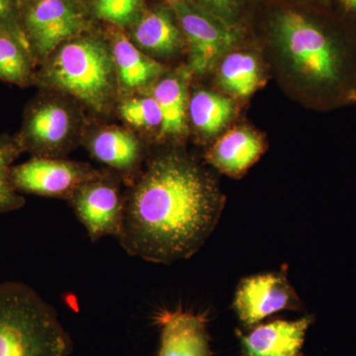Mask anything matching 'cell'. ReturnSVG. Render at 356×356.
I'll list each match as a JSON object with an SVG mask.
<instances>
[{
  "mask_svg": "<svg viewBox=\"0 0 356 356\" xmlns=\"http://www.w3.org/2000/svg\"><path fill=\"white\" fill-rule=\"evenodd\" d=\"M88 151L96 161L108 166L130 185L140 172L143 147L135 135L125 129H103L88 142Z\"/></svg>",
  "mask_w": 356,
  "mask_h": 356,
  "instance_id": "cell-14",
  "label": "cell"
},
{
  "mask_svg": "<svg viewBox=\"0 0 356 356\" xmlns=\"http://www.w3.org/2000/svg\"><path fill=\"white\" fill-rule=\"evenodd\" d=\"M186 76L172 74L156 83L153 97L158 102L163 115L161 137H181L186 131L187 83Z\"/></svg>",
  "mask_w": 356,
  "mask_h": 356,
  "instance_id": "cell-17",
  "label": "cell"
},
{
  "mask_svg": "<svg viewBox=\"0 0 356 356\" xmlns=\"http://www.w3.org/2000/svg\"><path fill=\"white\" fill-rule=\"evenodd\" d=\"M315 318L305 316L299 320H274L254 325L247 334L236 330L240 341L238 356H304L307 331Z\"/></svg>",
  "mask_w": 356,
  "mask_h": 356,
  "instance_id": "cell-11",
  "label": "cell"
},
{
  "mask_svg": "<svg viewBox=\"0 0 356 356\" xmlns=\"http://www.w3.org/2000/svg\"><path fill=\"white\" fill-rule=\"evenodd\" d=\"M233 306L238 320L247 329L281 311H301L303 308L285 270L243 280L236 289Z\"/></svg>",
  "mask_w": 356,
  "mask_h": 356,
  "instance_id": "cell-10",
  "label": "cell"
},
{
  "mask_svg": "<svg viewBox=\"0 0 356 356\" xmlns=\"http://www.w3.org/2000/svg\"><path fill=\"white\" fill-rule=\"evenodd\" d=\"M130 38L152 58H172L186 48L177 18L165 2L145 7L130 28Z\"/></svg>",
  "mask_w": 356,
  "mask_h": 356,
  "instance_id": "cell-13",
  "label": "cell"
},
{
  "mask_svg": "<svg viewBox=\"0 0 356 356\" xmlns=\"http://www.w3.org/2000/svg\"><path fill=\"white\" fill-rule=\"evenodd\" d=\"M23 152L17 138H0V213L24 207L25 199L18 193L11 180L14 159Z\"/></svg>",
  "mask_w": 356,
  "mask_h": 356,
  "instance_id": "cell-21",
  "label": "cell"
},
{
  "mask_svg": "<svg viewBox=\"0 0 356 356\" xmlns=\"http://www.w3.org/2000/svg\"><path fill=\"white\" fill-rule=\"evenodd\" d=\"M224 198L213 178L179 152L152 156L126 192L117 241L128 254L154 264L191 259L221 217Z\"/></svg>",
  "mask_w": 356,
  "mask_h": 356,
  "instance_id": "cell-1",
  "label": "cell"
},
{
  "mask_svg": "<svg viewBox=\"0 0 356 356\" xmlns=\"http://www.w3.org/2000/svg\"><path fill=\"white\" fill-rule=\"evenodd\" d=\"M34 57L24 44L9 35L0 33V81L21 88L35 79Z\"/></svg>",
  "mask_w": 356,
  "mask_h": 356,
  "instance_id": "cell-20",
  "label": "cell"
},
{
  "mask_svg": "<svg viewBox=\"0 0 356 356\" xmlns=\"http://www.w3.org/2000/svg\"><path fill=\"white\" fill-rule=\"evenodd\" d=\"M285 1H317V0H285ZM322 1V0H318Z\"/></svg>",
  "mask_w": 356,
  "mask_h": 356,
  "instance_id": "cell-28",
  "label": "cell"
},
{
  "mask_svg": "<svg viewBox=\"0 0 356 356\" xmlns=\"http://www.w3.org/2000/svg\"><path fill=\"white\" fill-rule=\"evenodd\" d=\"M218 81L225 90L238 97H247L261 81L259 60L248 51H233L222 58L218 69Z\"/></svg>",
  "mask_w": 356,
  "mask_h": 356,
  "instance_id": "cell-18",
  "label": "cell"
},
{
  "mask_svg": "<svg viewBox=\"0 0 356 356\" xmlns=\"http://www.w3.org/2000/svg\"><path fill=\"white\" fill-rule=\"evenodd\" d=\"M72 341L53 306L29 285L0 283V356H70Z\"/></svg>",
  "mask_w": 356,
  "mask_h": 356,
  "instance_id": "cell-4",
  "label": "cell"
},
{
  "mask_svg": "<svg viewBox=\"0 0 356 356\" xmlns=\"http://www.w3.org/2000/svg\"><path fill=\"white\" fill-rule=\"evenodd\" d=\"M254 29L303 86L339 97L350 86L356 53V19L323 1L261 0Z\"/></svg>",
  "mask_w": 356,
  "mask_h": 356,
  "instance_id": "cell-2",
  "label": "cell"
},
{
  "mask_svg": "<svg viewBox=\"0 0 356 356\" xmlns=\"http://www.w3.org/2000/svg\"><path fill=\"white\" fill-rule=\"evenodd\" d=\"M122 118L136 128H161L163 115L153 96L132 97L124 100L119 107Z\"/></svg>",
  "mask_w": 356,
  "mask_h": 356,
  "instance_id": "cell-24",
  "label": "cell"
},
{
  "mask_svg": "<svg viewBox=\"0 0 356 356\" xmlns=\"http://www.w3.org/2000/svg\"><path fill=\"white\" fill-rule=\"evenodd\" d=\"M76 130V116L67 105L44 100L28 111L17 139L23 151L35 156L63 159L74 147Z\"/></svg>",
  "mask_w": 356,
  "mask_h": 356,
  "instance_id": "cell-8",
  "label": "cell"
},
{
  "mask_svg": "<svg viewBox=\"0 0 356 356\" xmlns=\"http://www.w3.org/2000/svg\"><path fill=\"white\" fill-rule=\"evenodd\" d=\"M0 33L17 39L30 49L23 31L19 0H0Z\"/></svg>",
  "mask_w": 356,
  "mask_h": 356,
  "instance_id": "cell-25",
  "label": "cell"
},
{
  "mask_svg": "<svg viewBox=\"0 0 356 356\" xmlns=\"http://www.w3.org/2000/svg\"><path fill=\"white\" fill-rule=\"evenodd\" d=\"M118 175L100 172L84 182L67 200L91 242L105 236L117 238L123 224L126 194L121 191Z\"/></svg>",
  "mask_w": 356,
  "mask_h": 356,
  "instance_id": "cell-7",
  "label": "cell"
},
{
  "mask_svg": "<svg viewBox=\"0 0 356 356\" xmlns=\"http://www.w3.org/2000/svg\"><path fill=\"white\" fill-rule=\"evenodd\" d=\"M161 330L156 356H212L207 315L184 310H161L154 317Z\"/></svg>",
  "mask_w": 356,
  "mask_h": 356,
  "instance_id": "cell-12",
  "label": "cell"
},
{
  "mask_svg": "<svg viewBox=\"0 0 356 356\" xmlns=\"http://www.w3.org/2000/svg\"><path fill=\"white\" fill-rule=\"evenodd\" d=\"M33 1H35V0H19L21 9H22L23 7L27 6V4L31 3Z\"/></svg>",
  "mask_w": 356,
  "mask_h": 356,
  "instance_id": "cell-27",
  "label": "cell"
},
{
  "mask_svg": "<svg viewBox=\"0 0 356 356\" xmlns=\"http://www.w3.org/2000/svg\"><path fill=\"white\" fill-rule=\"evenodd\" d=\"M147 6V0H89L88 11L118 29H129Z\"/></svg>",
  "mask_w": 356,
  "mask_h": 356,
  "instance_id": "cell-22",
  "label": "cell"
},
{
  "mask_svg": "<svg viewBox=\"0 0 356 356\" xmlns=\"http://www.w3.org/2000/svg\"><path fill=\"white\" fill-rule=\"evenodd\" d=\"M99 173V170L88 163L34 156L13 166L11 180L18 192L44 197L69 199L81 184Z\"/></svg>",
  "mask_w": 356,
  "mask_h": 356,
  "instance_id": "cell-9",
  "label": "cell"
},
{
  "mask_svg": "<svg viewBox=\"0 0 356 356\" xmlns=\"http://www.w3.org/2000/svg\"><path fill=\"white\" fill-rule=\"evenodd\" d=\"M194 127L206 137L221 131L231 119L234 105L231 99L208 90L196 91L188 103Z\"/></svg>",
  "mask_w": 356,
  "mask_h": 356,
  "instance_id": "cell-19",
  "label": "cell"
},
{
  "mask_svg": "<svg viewBox=\"0 0 356 356\" xmlns=\"http://www.w3.org/2000/svg\"><path fill=\"white\" fill-rule=\"evenodd\" d=\"M261 139L247 129H235L222 136L207 154L208 161L220 172L240 177L262 153Z\"/></svg>",
  "mask_w": 356,
  "mask_h": 356,
  "instance_id": "cell-16",
  "label": "cell"
},
{
  "mask_svg": "<svg viewBox=\"0 0 356 356\" xmlns=\"http://www.w3.org/2000/svg\"><path fill=\"white\" fill-rule=\"evenodd\" d=\"M23 31L35 60H44L60 44L90 32L83 0H35L21 9Z\"/></svg>",
  "mask_w": 356,
  "mask_h": 356,
  "instance_id": "cell-6",
  "label": "cell"
},
{
  "mask_svg": "<svg viewBox=\"0 0 356 356\" xmlns=\"http://www.w3.org/2000/svg\"><path fill=\"white\" fill-rule=\"evenodd\" d=\"M177 18L189 53V67L196 74L209 72L247 31L199 6L194 0H161Z\"/></svg>",
  "mask_w": 356,
  "mask_h": 356,
  "instance_id": "cell-5",
  "label": "cell"
},
{
  "mask_svg": "<svg viewBox=\"0 0 356 356\" xmlns=\"http://www.w3.org/2000/svg\"><path fill=\"white\" fill-rule=\"evenodd\" d=\"M36 79L67 93L93 111L109 108L118 79L110 44L91 32L69 40L51 54Z\"/></svg>",
  "mask_w": 356,
  "mask_h": 356,
  "instance_id": "cell-3",
  "label": "cell"
},
{
  "mask_svg": "<svg viewBox=\"0 0 356 356\" xmlns=\"http://www.w3.org/2000/svg\"><path fill=\"white\" fill-rule=\"evenodd\" d=\"M334 10L356 19V0H322Z\"/></svg>",
  "mask_w": 356,
  "mask_h": 356,
  "instance_id": "cell-26",
  "label": "cell"
},
{
  "mask_svg": "<svg viewBox=\"0 0 356 356\" xmlns=\"http://www.w3.org/2000/svg\"><path fill=\"white\" fill-rule=\"evenodd\" d=\"M199 6L226 21L229 25L248 31L261 0H194Z\"/></svg>",
  "mask_w": 356,
  "mask_h": 356,
  "instance_id": "cell-23",
  "label": "cell"
},
{
  "mask_svg": "<svg viewBox=\"0 0 356 356\" xmlns=\"http://www.w3.org/2000/svg\"><path fill=\"white\" fill-rule=\"evenodd\" d=\"M110 48L118 84L124 91L140 90L165 74V65L140 51L123 30L114 27Z\"/></svg>",
  "mask_w": 356,
  "mask_h": 356,
  "instance_id": "cell-15",
  "label": "cell"
}]
</instances>
